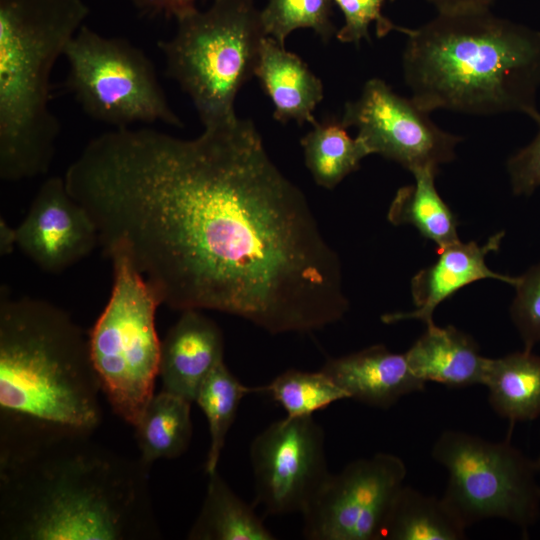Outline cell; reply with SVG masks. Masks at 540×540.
<instances>
[{
    "instance_id": "obj_1",
    "label": "cell",
    "mask_w": 540,
    "mask_h": 540,
    "mask_svg": "<svg viewBox=\"0 0 540 540\" xmlns=\"http://www.w3.org/2000/svg\"><path fill=\"white\" fill-rule=\"evenodd\" d=\"M71 193L103 254L125 256L161 305L230 314L273 335L321 330L349 309L338 254L250 120L192 139L100 134Z\"/></svg>"
},
{
    "instance_id": "obj_2",
    "label": "cell",
    "mask_w": 540,
    "mask_h": 540,
    "mask_svg": "<svg viewBox=\"0 0 540 540\" xmlns=\"http://www.w3.org/2000/svg\"><path fill=\"white\" fill-rule=\"evenodd\" d=\"M93 432L0 412V539L160 537L149 465Z\"/></svg>"
},
{
    "instance_id": "obj_3",
    "label": "cell",
    "mask_w": 540,
    "mask_h": 540,
    "mask_svg": "<svg viewBox=\"0 0 540 540\" xmlns=\"http://www.w3.org/2000/svg\"><path fill=\"white\" fill-rule=\"evenodd\" d=\"M405 35L404 80L420 108L521 113L540 126V31L483 9L438 13Z\"/></svg>"
},
{
    "instance_id": "obj_4",
    "label": "cell",
    "mask_w": 540,
    "mask_h": 540,
    "mask_svg": "<svg viewBox=\"0 0 540 540\" xmlns=\"http://www.w3.org/2000/svg\"><path fill=\"white\" fill-rule=\"evenodd\" d=\"M101 382L89 333L57 305L0 291V412L95 430Z\"/></svg>"
},
{
    "instance_id": "obj_5",
    "label": "cell",
    "mask_w": 540,
    "mask_h": 540,
    "mask_svg": "<svg viewBox=\"0 0 540 540\" xmlns=\"http://www.w3.org/2000/svg\"><path fill=\"white\" fill-rule=\"evenodd\" d=\"M89 14L83 0H0V178L45 175L61 133L49 102L57 59Z\"/></svg>"
},
{
    "instance_id": "obj_6",
    "label": "cell",
    "mask_w": 540,
    "mask_h": 540,
    "mask_svg": "<svg viewBox=\"0 0 540 540\" xmlns=\"http://www.w3.org/2000/svg\"><path fill=\"white\" fill-rule=\"evenodd\" d=\"M169 40L158 42L166 75L190 97L204 128L235 121L234 102L255 75L266 37L252 0H214L175 17Z\"/></svg>"
},
{
    "instance_id": "obj_7",
    "label": "cell",
    "mask_w": 540,
    "mask_h": 540,
    "mask_svg": "<svg viewBox=\"0 0 540 540\" xmlns=\"http://www.w3.org/2000/svg\"><path fill=\"white\" fill-rule=\"evenodd\" d=\"M109 300L89 332L102 393L112 410L133 427L153 397L161 340L155 318L159 298L123 255L111 258Z\"/></svg>"
},
{
    "instance_id": "obj_8",
    "label": "cell",
    "mask_w": 540,
    "mask_h": 540,
    "mask_svg": "<svg viewBox=\"0 0 540 540\" xmlns=\"http://www.w3.org/2000/svg\"><path fill=\"white\" fill-rule=\"evenodd\" d=\"M431 455L448 472L442 498L467 527L498 518L528 534L538 520L540 479L536 461L510 440L493 442L446 430L435 441Z\"/></svg>"
},
{
    "instance_id": "obj_9",
    "label": "cell",
    "mask_w": 540,
    "mask_h": 540,
    "mask_svg": "<svg viewBox=\"0 0 540 540\" xmlns=\"http://www.w3.org/2000/svg\"><path fill=\"white\" fill-rule=\"evenodd\" d=\"M65 87L92 119L127 128L136 122L183 127L162 89L152 61L125 38L83 25L67 44Z\"/></svg>"
},
{
    "instance_id": "obj_10",
    "label": "cell",
    "mask_w": 540,
    "mask_h": 540,
    "mask_svg": "<svg viewBox=\"0 0 540 540\" xmlns=\"http://www.w3.org/2000/svg\"><path fill=\"white\" fill-rule=\"evenodd\" d=\"M407 468L391 453L379 452L329 474L303 517L309 540H382L393 502L404 485Z\"/></svg>"
},
{
    "instance_id": "obj_11",
    "label": "cell",
    "mask_w": 540,
    "mask_h": 540,
    "mask_svg": "<svg viewBox=\"0 0 540 540\" xmlns=\"http://www.w3.org/2000/svg\"><path fill=\"white\" fill-rule=\"evenodd\" d=\"M430 113L412 99L395 93L379 78L369 79L352 101L346 102L341 123L355 127L369 154H379L410 172L455 159L462 137L438 127Z\"/></svg>"
},
{
    "instance_id": "obj_12",
    "label": "cell",
    "mask_w": 540,
    "mask_h": 540,
    "mask_svg": "<svg viewBox=\"0 0 540 540\" xmlns=\"http://www.w3.org/2000/svg\"><path fill=\"white\" fill-rule=\"evenodd\" d=\"M249 453L256 503L269 515L302 514L330 474L325 432L313 416L271 423Z\"/></svg>"
},
{
    "instance_id": "obj_13",
    "label": "cell",
    "mask_w": 540,
    "mask_h": 540,
    "mask_svg": "<svg viewBox=\"0 0 540 540\" xmlns=\"http://www.w3.org/2000/svg\"><path fill=\"white\" fill-rule=\"evenodd\" d=\"M16 245L50 274L65 271L98 246L96 226L69 193L64 177H49L41 184L16 227Z\"/></svg>"
},
{
    "instance_id": "obj_14",
    "label": "cell",
    "mask_w": 540,
    "mask_h": 540,
    "mask_svg": "<svg viewBox=\"0 0 540 540\" xmlns=\"http://www.w3.org/2000/svg\"><path fill=\"white\" fill-rule=\"evenodd\" d=\"M503 236L504 232L496 233L484 245L474 241H459L437 250L438 260L419 271L412 279L411 291L416 309L385 314L382 321L391 324L417 319L429 325L434 323L433 312L441 302L474 281L495 279L515 286L518 277L495 273L485 261L489 252L499 249Z\"/></svg>"
},
{
    "instance_id": "obj_15",
    "label": "cell",
    "mask_w": 540,
    "mask_h": 540,
    "mask_svg": "<svg viewBox=\"0 0 540 540\" xmlns=\"http://www.w3.org/2000/svg\"><path fill=\"white\" fill-rule=\"evenodd\" d=\"M223 355L219 326L201 310L181 311L161 341L158 376L162 390L194 402L203 381L224 361Z\"/></svg>"
},
{
    "instance_id": "obj_16",
    "label": "cell",
    "mask_w": 540,
    "mask_h": 540,
    "mask_svg": "<svg viewBox=\"0 0 540 540\" xmlns=\"http://www.w3.org/2000/svg\"><path fill=\"white\" fill-rule=\"evenodd\" d=\"M321 370L349 399L380 409H388L402 397L423 391L426 386L412 372L405 353H393L381 344L330 358Z\"/></svg>"
},
{
    "instance_id": "obj_17",
    "label": "cell",
    "mask_w": 540,
    "mask_h": 540,
    "mask_svg": "<svg viewBox=\"0 0 540 540\" xmlns=\"http://www.w3.org/2000/svg\"><path fill=\"white\" fill-rule=\"evenodd\" d=\"M405 355L416 377L450 388L483 385L489 361L470 335L434 323L426 325L425 332Z\"/></svg>"
},
{
    "instance_id": "obj_18",
    "label": "cell",
    "mask_w": 540,
    "mask_h": 540,
    "mask_svg": "<svg viewBox=\"0 0 540 540\" xmlns=\"http://www.w3.org/2000/svg\"><path fill=\"white\" fill-rule=\"evenodd\" d=\"M255 76L273 103L277 121L317 123L313 112L324 96L321 80L300 57L272 37L266 36L262 42Z\"/></svg>"
},
{
    "instance_id": "obj_19",
    "label": "cell",
    "mask_w": 540,
    "mask_h": 540,
    "mask_svg": "<svg viewBox=\"0 0 540 540\" xmlns=\"http://www.w3.org/2000/svg\"><path fill=\"white\" fill-rule=\"evenodd\" d=\"M483 385L491 408L511 423L540 416V356L532 350L489 358Z\"/></svg>"
},
{
    "instance_id": "obj_20",
    "label": "cell",
    "mask_w": 540,
    "mask_h": 540,
    "mask_svg": "<svg viewBox=\"0 0 540 540\" xmlns=\"http://www.w3.org/2000/svg\"><path fill=\"white\" fill-rule=\"evenodd\" d=\"M205 497L192 524L189 540H275L276 536L240 498L218 470L207 474Z\"/></svg>"
},
{
    "instance_id": "obj_21",
    "label": "cell",
    "mask_w": 540,
    "mask_h": 540,
    "mask_svg": "<svg viewBox=\"0 0 540 540\" xmlns=\"http://www.w3.org/2000/svg\"><path fill=\"white\" fill-rule=\"evenodd\" d=\"M467 528L442 497L403 485L390 509L382 540H462Z\"/></svg>"
},
{
    "instance_id": "obj_22",
    "label": "cell",
    "mask_w": 540,
    "mask_h": 540,
    "mask_svg": "<svg viewBox=\"0 0 540 540\" xmlns=\"http://www.w3.org/2000/svg\"><path fill=\"white\" fill-rule=\"evenodd\" d=\"M438 170L431 167L411 171L414 184L397 190L387 213L393 225L410 224L437 250L459 242L456 219L435 187Z\"/></svg>"
},
{
    "instance_id": "obj_23",
    "label": "cell",
    "mask_w": 540,
    "mask_h": 540,
    "mask_svg": "<svg viewBox=\"0 0 540 540\" xmlns=\"http://www.w3.org/2000/svg\"><path fill=\"white\" fill-rule=\"evenodd\" d=\"M192 402L167 391L154 394L136 429L140 458L149 466L158 459H174L192 438Z\"/></svg>"
},
{
    "instance_id": "obj_24",
    "label": "cell",
    "mask_w": 540,
    "mask_h": 540,
    "mask_svg": "<svg viewBox=\"0 0 540 540\" xmlns=\"http://www.w3.org/2000/svg\"><path fill=\"white\" fill-rule=\"evenodd\" d=\"M300 143L315 183L326 189L336 187L370 155L363 142L357 136L352 138L341 121L317 122Z\"/></svg>"
},
{
    "instance_id": "obj_25",
    "label": "cell",
    "mask_w": 540,
    "mask_h": 540,
    "mask_svg": "<svg viewBox=\"0 0 540 540\" xmlns=\"http://www.w3.org/2000/svg\"><path fill=\"white\" fill-rule=\"evenodd\" d=\"M260 393V386L244 385L225 365L218 364L201 384L195 401L207 418L210 445L205 462L206 474L217 470L227 434L244 397Z\"/></svg>"
},
{
    "instance_id": "obj_26",
    "label": "cell",
    "mask_w": 540,
    "mask_h": 540,
    "mask_svg": "<svg viewBox=\"0 0 540 540\" xmlns=\"http://www.w3.org/2000/svg\"><path fill=\"white\" fill-rule=\"evenodd\" d=\"M286 412L287 417H307L340 400L347 393L322 370L306 372L288 369L260 386Z\"/></svg>"
},
{
    "instance_id": "obj_27",
    "label": "cell",
    "mask_w": 540,
    "mask_h": 540,
    "mask_svg": "<svg viewBox=\"0 0 540 540\" xmlns=\"http://www.w3.org/2000/svg\"><path fill=\"white\" fill-rule=\"evenodd\" d=\"M332 0H267L260 10L266 36L285 47L291 32L300 28L312 29L323 42L336 36L332 21Z\"/></svg>"
},
{
    "instance_id": "obj_28",
    "label": "cell",
    "mask_w": 540,
    "mask_h": 540,
    "mask_svg": "<svg viewBox=\"0 0 540 540\" xmlns=\"http://www.w3.org/2000/svg\"><path fill=\"white\" fill-rule=\"evenodd\" d=\"M344 16V25L338 29L336 38L342 43L359 45L370 41L369 28L375 24L378 37L395 30L405 34L407 28L395 25L382 13L386 0H332Z\"/></svg>"
},
{
    "instance_id": "obj_29",
    "label": "cell",
    "mask_w": 540,
    "mask_h": 540,
    "mask_svg": "<svg viewBox=\"0 0 540 540\" xmlns=\"http://www.w3.org/2000/svg\"><path fill=\"white\" fill-rule=\"evenodd\" d=\"M510 307L511 320L525 350L540 343V262L518 277Z\"/></svg>"
},
{
    "instance_id": "obj_30",
    "label": "cell",
    "mask_w": 540,
    "mask_h": 540,
    "mask_svg": "<svg viewBox=\"0 0 540 540\" xmlns=\"http://www.w3.org/2000/svg\"><path fill=\"white\" fill-rule=\"evenodd\" d=\"M512 191L516 195H531L540 187V126L534 139L507 161Z\"/></svg>"
},
{
    "instance_id": "obj_31",
    "label": "cell",
    "mask_w": 540,
    "mask_h": 540,
    "mask_svg": "<svg viewBox=\"0 0 540 540\" xmlns=\"http://www.w3.org/2000/svg\"><path fill=\"white\" fill-rule=\"evenodd\" d=\"M196 0H130L145 15L176 17L195 6Z\"/></svg>"
},
{
    "instance_id": "obj_32",
    "label": "cell",
    "mask_w": 540,
    "mask_h": 540,
    "mask_svg": "<svg viewBox=\"0 0 540 540\" xmlns=\"http://www.w3.org/2000/svg\"><path fill=\"white\" fill-rule=\"evenodd\" d=\"M438 13H460L474 10L490 9L496 0H427Z\"/></svg>"
},
{
    "instance_id": "obj_33",
    "label": "cell",
    "mask_w": 540,
    "mask_h": 540,
    "mask_svg": "<svg viewBox=\"0 0 540 540\" xmlns=\"http://www.w3.org/2000/svg\"><path fill=\"white\" fill-rule=\"evenodd\" d=\"M16 245V228H12L1 216L0 219V253L9 255Z\"/></svg>"
},
{
    "instance_id": "obj_34",
    "label": "cell",
    "mask_w": 540,
    "mask_h": 540,
    "mask_svg": "<svg viewBox=\"0 0 540 540\" xmlns=\"http://www.w3.org/2000/svg\"><path fill=\"white\" fill-rule=\"evenodd\" d=\"M535 461H536L537 471H538V475L540 479V456Z\"/></svg>"
}]
</instances>
